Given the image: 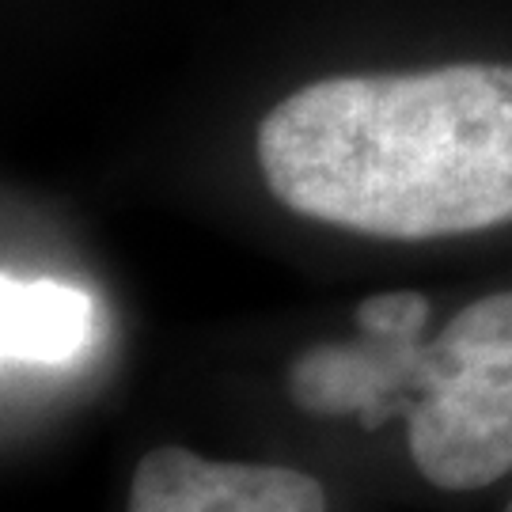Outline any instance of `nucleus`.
<instances>
[{"instance_id": "1", "label": "nucleus", "mask_w": 512, "mask_h": 512, "mask_svg": "<svg viewBox=\"0 0 512 512\" xmlns=\"http://www.w3.org/2000/svg\"><path fill=\"white\" fill-rule=\"evenodd\" d=\"M258 167L300 217L380 239L512 220V65L330 76L258 126Z\"/></svg>"}, {"instance_id": "2", "label": "nucleus", "mask_w": 512, "mask_h": 512, "mask_svg": "<svg viewBox=\"0 0 512 512\" xmlns=\"http://www.w3.org/2000/svg\"><path fill=\"white\" fill-rule=\"evenodd\" d=\"M421 293L368 296L357 342L311 346L289 365V399L308 414H357L361 429L406 418L425 482L467 494L512 471V293H490L448 319L433 342Z\"/></svg>"}, {"instance_id": "3", "label": "nucleus", "mask_w": 512, "mask_h": 512, "mask_svg": "<svg viewBox=\"0 0 512 512\" xmlns=\"http://www.w3.org/2000/svg\"><path fill=\"white\" fill-rule=\"evenodd\" d=\"M129 512H327V494L293 467L213 463L167 444L137 463Z\"/></svg>"}, {"instance_id": "4", "label": "nucleus", "mask_w": 512, "mask_h": 512, "mask_svg": "<svg viewBox=\"0 0 512 512\" xmlns=\"http://www.w3.org/2000/svg\"><path fill=\"white\" fill-rule=\"evenodd\" d=\"M4 304H0V330H4V361L23 365H61L76 357L92 330V304L88 296L57 285V281H16L4 277Z\"/></svg>"}, {"instance_id": "5", "label": "nucleus", "mask_w": 512, "mask_h": 512, "mask_svg": "<svg viewBox=\"0 0 512 512\" xmlns=\"http://www.w3.org/2000/svg\"><path fill=\"white\" fill-rule=\"evenodd\" d=\"M505 512H512V501H509V509H505Z\"/></svg>"}]
</instances>
